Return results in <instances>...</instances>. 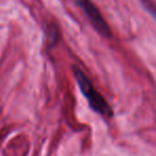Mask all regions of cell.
<instances>
[{
    "instance_id": "1",
    "label": "cell",
    "mask_w": 156,
    "mask_h": 156,
    "mask_svg": "<svg viewBox=\"0 0 156 156\" xmlns=\"http://www.w3.org/2000/svg\"><path fill=\"white\" fill-rule=\"evenodd\" d=\"M73 69L74 76L77 81L79 89H80L81 93L83 94L86 98H87L88 103L90 105V108L101 115L105 119H109L113 115V111L107 101L104 98V96L101 95L95 89H94L93 85L88 78V76L85 74V72L80 69V67L73 65L72 66Z\"/></svg>"
},
{
    "instance_id": "2",
    "label": "cell",
    "mask_w": 156,
    "mask_h": 156,
    "mask_svg": "<svg viewBox=\"0 0 156 156\" xmlns=\"http://www.w3.org/2000/svg\"><path fill=\"white\" fill-rule=\"evenodd\" d=\"M75 2L78 5V7L83 10V12L88 17L91 25L101 35H103L105 37H111L110 28L107 25L106 20H104L102 14L100 13L98 9L94 5V3L92 2L91 0H75Z\"/></svg>"
},
{
    "instance_id": "3",
    "label": "cell",
    "mask_w": 156,
    "mask_h": 156,
    "mask_svg": "<svg viewBox=\"0 0 156 156\" xmlns=\"http://www.w3.org/2000/svg\"><path fill=\"white\" fill-rule=\"evenodd\" d=\"M59 40V30L56 25L51 24L47 28V43L48 47H54Z\"/></svg>"
}]
</instances>
